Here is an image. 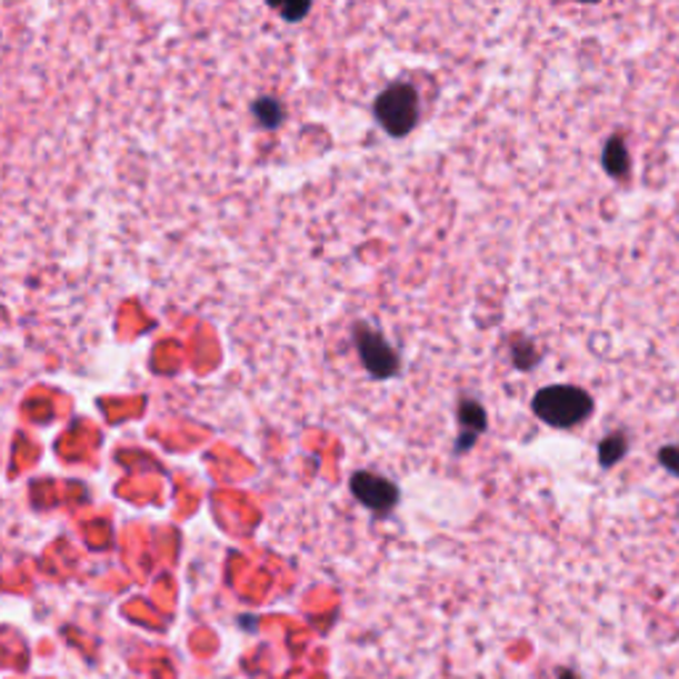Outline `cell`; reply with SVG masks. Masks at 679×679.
Here are the masks:
<instances>
[{"label": "cell", "mask_w": 679, "mask_h": 679, "mask_svg": "<svg viewBox=\"0 0 679 679\" xmlns=\"http://www.w3.org/2000/svg\"><path fill=\"white\" fill-rule=\"evenodd\" d=\"M531 409L550 428L568 430L592 417L595 401L587 390L576 386H547L533 396Z\"/></svg>", "instance_id": "obj_1"}, {"label": "cell", "mask_w": 679, "mask_h": 679, "mask_svg": "<svg viewBox=\"0 0 679 679\" xmlns=\"http://www.w3.org/2000/svg\"><path fill=\"white\" fill-rule=\"evenodd\" d=\"M356 346H359V356L363 367H367V372L377 377V380H388V377L399 372L401 361L399 356H396L393 346H390L382 334H377L375 329H356Z\"/></svg>", "instance_id": "obj_4"}, {"label": "cell", "mask_w": 679, "mask_h": 679, "mask_svg": "<svg viewBox=\"0 0 679 679\" xmlns=\"http://www.w3.org/2000/svg\"><path fill=\"white\" fill-rule=\"evenodd\" d=\"M629 451V438L623 433H610L600 441L598 446V457L602 468H613V465H619L623 457H627Z\"/></svg>", "instance_id": "obj_7"}, {"label": "cell", "mask_w": 679, "mask_h": 679, "mask_svg": "<svg viewBox=\"0 0 679 679\" xmlns=\"http://www.w3.org/2000/svg\"><path fill=\"white\" fill-rule=\"evenodd\" d=\"M537 361H539V353H537V348H533V342L520 340L516 346V351H512V363H516L518 369H531Z\"/></svg>", "instance_id": "obj_10"}, {"label": "cell", "mask_w": 679, "mask_h": 679, "mask_svg": "<svg viewBox=\"0 0 679 679\" xmlns=\"http://www.w3.org/2000/svg\"><path fill=\"white\" fill-rule=\"evenodd\" d=\"M459 428H462V433H459L457 441V455H465V451L472 449V443L478 441V436L486 433V428H489V417H486V409L480 407L478 401H462L459 403Z\"/></svg>", "instance_id": "obj_5"}, {"label": "cell", "mask_w": 679, "mask_h": 679, "mask_svg": "<svg viewBox=\"0 0 679 679\" xmlns=\"http://www.w3.org/2000/svg\"><path fill=\"white\" fill-rule=\"evenodd\" d=\"M558 679H581V677L576 675V671H571V669H562L560 675H558Z\"/></svg>", "instance_id": "obj_12"}, {"label": "cell", "mask_w": 679, "mask_h": 679, "mask_svg": "<svg viewBox=\"0 0 679 679\" xmlns=\"http://www.w3.org/2000/svg\"><path fill=\"white\" fill-rule=\"evenodd\" d=\"M602 168L616 181H623V178L632 173V157H629V149L621 136H610L608 139L606 149H602Z\"/></svg>", "instance_id": "obj_6"}, {"label": "cell", "mask_w": 679, "mask_h": 679, "mask_svg": "<svg viewBox=\"0 0 679 679\" xmlns=\"http://www.w3.org/2000/svg\"><path fill=\"white\" fill-rule=\"evenodd\" d=\"M375 118L393 139H403L420 120V96L409 82H396L377 96Z\"/></svg>", "instance_id": "obj_2"}, {"label": "cell", "mask_w": 679, "mask_h": 679, "mask_svg": "<svg viewBox=\"0 0 679 679\" xmlns=\"http://www.w3.org/2000/svg\"><path fill=\"white\" fill-rule=\"evenodd\" d=\"M576 3H600V0H576Z\"/></svg>", "instance_id": "obj_13"}, {"label": "cell", "mask_w": 679, "mask_h": 679, "mask_svg": "<svg viewBox=\"0 0 679 679\" xmlns=\"http://www.w3.org/2000/svg\"><path fill=\"white\" fill-rule=\"evenodd\" d=\"M271 9H277L287 22H300L306 19L308 9H311V0H266Z\"/></svg>", "instance_id": "obj_9"}, {"label": "cell", "mask_w": 679, "mask_h": 679, "mask_svg": "<svg viewBox=\"0 0 679 679\" xmlns=\"http://www.w3.org/2000/svg\"><path fill=\"white\" fill-rule=\"evenodd\" d=\"M256 118L263 128H279L284 120V107L273 99H260L256 104Z\"/></svg>", "instance_id": "obj_8"}, {"label": "cell", "mask_w": 679, "mask_h": 679, "mask_svg": "<svg viewBox=\"0 0 679 679\" xmlns=\"http://www.w3.org/2000/svg\"><path fill=\"white\" fill-rule=\"evenodd\" d=\"M351 491L359 502L372 510L377 518H386L396 505H399V486L393 480L377 476V472H353Z\"/></svg>", "instance_id": "obj_3"}, {"label": "cell", "mask_w": 679, "mask_h": 679, "mask_svg": "<svg viewBox=\"0 0 679 679\" xmlns=\"http://www.w3.org/2000/svg\"><path fill=\"white\" fill-rule=\"evenodd\" d=\"M658 462H661L671 476L679 478V443H669L663 446V449H658Z\"/></svg>", "instance_id": "obj_11"}]
</instances>
